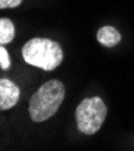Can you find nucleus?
Returning <instances> with one entry per match:
<instances>
[{"mask_svg":"<svg viewBox=\"0 0 134 151\" xmlns=\"http://www.w3.org/2000/svg\"><path fill=\"white\" fill-rule=\"evenodd\" d=\"M65 97V88L58 80L45 82L36 91L29 103V115L34 122H42L58 111Z\"/></svg>","mask_w":134,"mask_h":151,"instance_id":"f257e3e1","label":"nucleus"},{"mask_svg":"<svg viewBox=\"0 0 134 151\" xmlns=\"http://www.w3.org/2000/svg\"><path fill=\"white\" fill-rule=\"evenodd\" d=\"M22 56L28 64L51 71L62 63L63 50L56 41L42 37H34L24 44Z\"/></svg>","mask_w":134,"mask_h":151,"instance_id":"f03ea898","label":"nucleus"},{"mask_svg":"<svg viewBox=\"0 0 134 151\" xmlns=\"http://www.w3.org/2000/svg\"><path fill=\"white\" fill-rule=\"evenodd\" d=\"M106 106L99 97L85 98L75 110V119L80 132L86 135L97 133L106 117Z\"/></svg>","mask_w":134,"mask_h":151,"instance_id":"7ed1b4c3","label":"nucleus"},{"mask_svg":"<svg viewBox=\"0 0 134 151\" xmlns=\"http://www.w3.org/2000/svg\"><path fill=\"white\" fill-rule=\"evenodd\" d=\"M19 99V88L12 81L3 79L0 81V109L9 110L15 106Z\"/></svg>","mask_w":134,"mask_h":151,"instance_id":"20e7f679","label":"nucleus"},{"mask_svg":"<svg viewBox=\"0 0 134 151\" xmlns=\"http://www.w3.org/2000/svg\"><path fill=\"white\" fill-rule=\"evenodd\" d=\"M97 39L105 47H114L121 41V34L114 27L105 26L98 30Z\"/></svg>","mask_w":134,"mask_h":151,"instance_id":"39448f33","label":"nucleus"},{"mask_svg":"<svg viewBox=\"0 0 134 151\" xmlns=\"http://www.w3.org/2000/svg\"><path fill=\"white\" fill-rule=\"evenodd\" d=\"M16 34L15 26L9 18L0 19V44L6 45L14 40Z\"/></svg>","mask_w":134,"mask_h":151,"instance_id":"423d86ee","label":"nucleus"},{"mask_svg":"<svg viewBox=\"0 0 134 151\" xmlns=\"http://www.w3.org/2000/svg\"><path fill=\"white\" fill-rule=\"evenodd\" d=\"M11 65V62H10V56L6 51V48L4 46L0 47V67H1V69L6 70L9 69Z\"/></svg>","mask_w":134,"mask_h":151,"instance_id":"0eeeda50","label":"nucleus"},{"mask_svg":"<svg viewBox=\"0 0 134 151\" xmlns=\"http://www.w3.org/2000/svg\"><path fill=\"white\" fill-rule=\"evenodd\" d=\"M22 0H0V9H14L21 5Z\"/></svg>","mask_w":134,"mask_h":151,"instance_id":"6e6552de","label":"nucleus"}]
</instances>
